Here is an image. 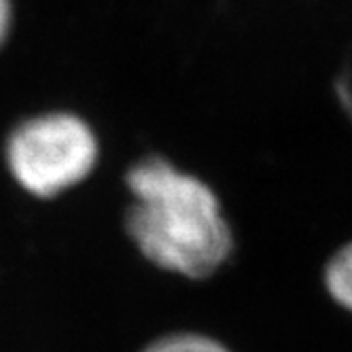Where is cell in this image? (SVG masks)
Masks as SVG:
<instances>
[{
  "label": "cell",
  "mask_w": 352,
  "mask_h": 352,
  "mask_svg": "<svg viewBox=\"0 0 352 352\" xmlns=\"http://www.w3.org/2000/svg\"><path fill=\"white\" fill-rule=\"evenodd\" d=\"M140 352H232L221 340L202 331H172L148 342Z\"/></svg>",
  "instance_id": "obj_4"
},
{
  "label": "cell",
  "mask_w": 352,
  "mask_h": 352,
  "mask_svg": "<svg viewBox=\"0 0 352 352\" xmlns=\"http://www.w3.org/2000/svg\"><path fill=\"white\" fill-rule=\"evenodd\" d=\"M322 289L333 304L352 314V240L338 246L322 265Z\"/></svg>",
  "instance_id": "obj_3"
},
{
  "label": "cell",
  "mask_w": 352,
  "mask_h": 352,
  "mask_svg": "<svg viewBox=\"0 0 352 352\" xmlns=\"http://www.w3.org/2000/svg\"><path fill=\"white\" fill-rule=\"evenodd\" d=\"M98 155V138L89 123L70 113H52L23 123L9 142L15 179L43 197L83 183Z\"/></svg>",
  "instance_id": "obj_2"
},
{
  "label": "cell",
  "mask_w": 352,
  "mask_h": 352,
  "mask_svg": "<svg viewBox=\"0 0 352 352\" xmlns=\"http://www.w3.org/2000/svg\"><path fill=\"white\" fill-rule=\"evenodd\" d=\"M132 204L125 232L160 272L208 280L234 259L236 234L219 191L170 157L148 153L125 172Z\"/></svg>",
  "instance_id": "obj_1"
},
{
  "label": "cell",
  "mask_w": 352,
  "mask_h": 352,
  "mask_svg": "<svg viewBox=\"0 0 352 352\" xmlns=\"http://www.w3.org/2000/svg\"><path fill=\"white\" fill-rule=\"evenodd\" d=\"M9 26V0H0V41H3Z\"/></svg>",
  "instance_id": "obj_5"
}]
</instances>
